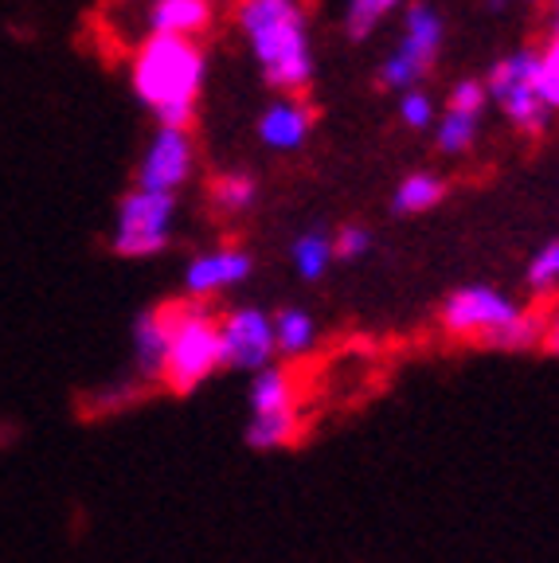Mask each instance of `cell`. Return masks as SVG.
I'll use <instances>...</instances> for the list:
<instances>
[{"label": "cell", "instance_id": "cell-8", "mask_svg": "<svg viewBox=\"0 0 559 563\" xmlns=\"http://www.w3.org/2000/svg\"><path fill=\"white\" fill-rule=\"evenodd\" d=\"M176 231V196L133 188L114 216V251L122 258H157Z\"/></svg>", "mask_w": 559, "mask_h": 563}, {"label": "cell", "instance_id": "cell-17", "mask_svg": "<svg viewBox=\"0 0 559 563\" xmlns=\"http://www.w3.org/2000/svg\"><path fill=\"white\" fill-rule=\"evenodd\" d=\"M442 196H446V180L442 176H435V173H407L395 185V192H392V211L395 216H423V211H430V208H438L442 203Z\"/></svg>", "mask_w": 559, "mask_h": 563}, {"label": "cell", "instance_id": "cell-13", "mask_svg": "<svg viewBox=\"0 0 559 563\" xmlns=\"http://www.w3.org/2000/svg\"><path fill=\"white\" fill-rule=\"evenodd\" d=\"M168 344V309L149 306L133 317L130 329V352H133V376L141 384H161V364H165Z\"/></svg>", "mask_w": 559, "mask_h": 563}, {"label": "cell", "instance_id": "cell-20", "mask_svg": "<svg viewBox=\"0 0 559 563\" xmlns=\"http://www.w3.org/2000/svg\"><path fill=\"white\" fill-rule=\"evenodd\" d=\"M399 4L403 0H349V9H344V32H349V40H368Z\"/></svg>", "mask_w": 559, "mask_h": 563}, {"label": "cell", "instance_id": "cell-1", "mask_svg": "<svg viewBox=\"0 0 559 563\" xmlns=\"http://www.w3.org/2000/svg\"><path fill=\"white\" fill-rule=\"evenodd\" d=\"M235 24L263 79L282 95H302L314 82L317 55L302 0H239Z\"/></svg>", "mask_w": 559, "mask_h": 563}, {"label": "cell", "instance_id": "cell-14", "mask_svg": "<svg viewBox=\"0 0 559 563\" xmlns=\"http://www.w3.org/2000/svg\"><path fill=\"white\" fill-rule=\"evenodd\" d=\"M208 24H211V0H153L149 4V35L196 40Z\"/></svg>", "mask_w": 559, "mask_h": 563}, {"label": "cell", "instance_id": "cell-16", "mask_svg": "<svg viewBox=\"0 0 559 563\" xmlns=\"http://www.w3.org/2000/svg\"><path fill=\"white\" fill-rule=\"evenodd\" d=\"M208 200L219 216H243L259 200V180L251 173H243V168H228V173L211 176Z\"/></svg>", "mask_w": 559, "mask_h": 563}, {"label": "cell", "instance_id": "cell-27", "mask_svg": "<svg viewBox=\"0 0 559 563\" xmlns=\"http://www.w3.org/2000/svg\"><path fill=\"white\" fill-rule=\"evenodd\" d=\"M548 47L559 52V0L551 4V20H548Z\"/></svg>", "mask_w": 559, "mask_h": 563}, {"label": "cell", "instance_id": "cell-12", "mask_svg": "<svg viewBox=\"0 0 559 563\" xmlns=\"http://www.w3.org/2000/svg\"><path fill=\"white\" fill-rule=\"evenodd\" d=\"M314 106L302 95H278L263 114H259V141L274 153H294L302 150L314 133Z\"/></svg>", "mask_w": 559, "mask_h": 563}, {"label": "cell", "instance_id": "cell-21", "mask_svg": "<svg viewBox=\"0 0 559 563\" xmlns=\"http://www.w3.org/2000/svg\"><path fill=\"white\" fill-rule=\"evenodd\" d=\"M525 286L533 294L559 290V239H548L544 246H536V255L525 266Z\"/></svg>", "mask_w": 559, "mask_h": 563}, {"label": "cell", "instance_id": "cell-9", "mask_svg": "<svg viewBox=\"0 0 559 563\" xmlns=\"http://www.w3.org/2000/svg\"><path fill=\"white\" fill-rule=\"evenodd\" d=\"M219 349H223V368L228 372H254L271 368L278 361L274 349V317L263 306H231L219 313Z\"/></svg>", "mask_w": 559, "mask_h": 563}, {"label": "cell", "instance_id": "cell-28", "mask_svg": "<svg viewBox=\"0 0 559 563\" xmlns=\"http://www.w3.org/2000/svg\"><path fill=\"white\" fill-rule=\"evenodd\" d=\"M528 4H544V0H528Z\"/></svg>", "mask_w": 559, "mask_h": 563}, {"label": "cell", "instance_id": "cell-18", "mask_svg": "<svg viewBox=\"0 0 559 563\" xmlns=\"http://www.w3.org/2000/svg\"><path fill=\"white\" fill-rule=\"evenodd\" d=\"M337 263L332 255V235L329 231H302V235L289 243V266L302 282H317L325 278V271Z\"/></svg>", "mask_w": 559, "mask_h": 563}, {"label": "cell", "instance_id": "cell-4", "mask_svg": "<svg viewBox=\"0 0 559 563\" xmlns=\"http://www.w3.org/2000/svg\"><path fill=\"white\" fill-rule=\"evenodd\" d=\"M168 309V344L161 364V387L173 396H193L223 372L219 349V313L208 301H165Z\"/></svg>", "mask_w": 559, "mask_h": 563}, {"label": "cell", "instance_id": "cell-19", "mask_svg": "<svg viewBox=\"0 0 559 563\" xmlns=\"http://www.w3.org/2000/svg\"><path fill=\"white\" fill-rule=\"evenodd\" d=\"M481 133V118L473 114H458V110H446L435 122V145L450 157H462V153L473 150V141Z\"/></svg>", "mask_w": 559, "mask_h": 563}, {"label": "cell", "instance_id": "cell-6", "mask_svg": "<svg viewBox=\"0 0 559 563\" xmlns=\"http://www.w3.org/2000/svg\"><path fill=\"white\" fill-rule=\"evenodd\" d=\"M442 40H446L442 12H438L430 0H412V4L403 9L399 44L380 63V82H384L387 90H399V95L415 90L423 82V75L435 67L438 52H442Z\"/></svg>", "mask_w": 559, "mask_h": 563}, {"label": "cell", "instance_id": "cell-23", "mask_svg": "<svg viewBox=\"0 0 559 563\" xmlns=\"http://www.w3.org/2000/svg\"><path fill=\"white\" fill-rule=\"evenodd\" d=\"M485 102H490V90H485L481 79H458L450 87V95H446V110H458V114H473V118H481Z\"/></svg>", "mask_w": 559, "mask_h": 563}, {"label": "cell", "instance_id": "cell-5", "mask_svg": "<svg viewBox=\"0 0 559 563\" xmlns=\"http://www.w3.org/2000/svg\"><path fill=\"white\" fill-rule=\"evenodd\" d=\"M302 431H306V404L294 372L286 364L254 372L246 384V446L271 454V450L294 446Z\"/></svg>", "mask_w": 559, "mask_h": 563}, {"label": "cell", "instance_id": "cell-10", "mask_svg": "<svg viewBox=\"0 0 559 563\" xmlns=\"http://www.w3.org/2000/svg\"><path fill=\"white\" fill-rule=\"evenodd\" d=\"M193 173H196L193 133L173 130V125H157V133L149 137L145 153H141V161H138V188L176 196L188 185Z\"/></svg>", "mask_w": 559, "mask_h": 563}, {"label": "cell", "instance_id": "cell-2", "mask_svg": "<svg viewBox=\"0 0 559 563\" xmlns=\"http://www.w3.org/2000/svg\"><path fill=\"white\" fill-rule=\"evenodd\" d=\"M204 79H208V59H204V47L196 40L149 35L145 44H138V52H133V95L161 125L188 130V122L196 118V106H200Z\"/></svg>", "mask_w": 559, "mask_h": 563}, {"label": "cell", "instance_id": "cell-24", "mask_svg": "<svg viewBox=\"0 0 559 563\" xmlns=\"http://www.w3.org/2000/svg\"><path fill=\"white\" fill-rule=\"evenodd\" d=\"M372 251V231L364 223H344L341 231H332V255L341 263H357Z\"/></svg>", "mask_w": 559, "mask_h": 563}, {"label": "cell", "instance_id": "cell-22", "mask_svg": "<svg viewBox=\"0 0 559 563\" xmlns=\"http://www.w3.org/2000/svg\"><path fill=\"white\" fill-rule=\"evenodd\" d=\"M399 122L407 125V130H435V122H438L435 98L419 87L407 90V95H399Z\"/></svg>", "mask_w": 559, "mask_h": 563}, {"label": "cell", "instance_id": "cell-11", "mask_svg": "<svg viewBox=\"0 0 559 563\" xmlns=\"http://www.w3.org/2000/svg\"><path fill=\"white\" fill-rule=\"evenodd\" d=\"M254 258L243 246H211V251H200V255L188 258L184 266V294L193 301H211L219 294L235 290L251 278Z\"/></svg>", "mask_w": 559, "mask_h": 563}, {"label": "cell", "instance_id": "cell-25", "mask_svg": "<svg viewBox=\"0 0 559 563\" xmlns=\"http://www.w3.org/2000/svg\"><path fill=\"white\" fill-rule=\"evenodd\" d=\"M536 87H540L548 114H559V52L548 44L540 47V75H536Z\"/></svg>", "mask_w": 559, "mask_h": 563}, {"label": "cell", "instance_id": "cell-3", "mask_svg": "<svg viewBox=\"0 0 559 563\" xmlns=\"http://www.w3.org/2000/svg\"><path fill=\"white\" fill-rule=\"evenodd\" d=\"M438 325L446 336L497 352H533L544 336V309H528L513 294L470 282L442 298Z\"/></svg>", "mask_w": 559, "mask_h": 563}, {"label": "cell", "instance_id": "cell-26", "mask_svg": "<svg viewBox=\"0 0 559 563\" xmlns=\"http://www.w3.org/2000/svg\"><path fill=\"white\" fill-rule=\"evenodd\" d=\"M540 349L548 352V356H556V361H559V301H551V306L544 309V336H540Z\"/></svg>", "mask_w": 559, "mask_h": 563}, {"label": "cell", "instance_id": "cell-7", "mask_svg": "<svg viewBox=\"0 0 559 563\" xmlns=\"http://www.w3.org/2000/svg\"><path fill=\"white\" fill-rule=\"evenodd\" d=\"M536 75H540V47H516L505 59L493 63L490 79H485L490 102H497L508 125L520 133H540L551 118L540 87H536Z\"/></svg>", "mask_w": 559, "mask_h": 563}, {"label": "cell", "instance_id": "cell-15", "mask_svg": "<svg viewBox=\"0 0 559 563\" xmlns=\"http://www.w3.org/2000/svg\"><path fill=\"white\" fill-rule=\"evenodd\" d=\"M271 317H274V349H278V356L302 361V356H309L317 349L321 329H317V317L309 309L286 306V309H274Z\"/></svg>", "mask_w": 559, "mask_h": 563}]
</instances>
